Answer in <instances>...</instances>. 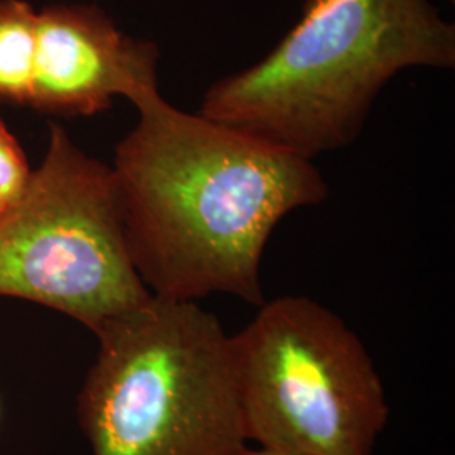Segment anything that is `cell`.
<instances>
[{
  "instance_id": "cell-7",
  "label": "cell",
  "mask_w": 455,
  "mask_h": 455,
  "mask_svg": "<svg viewBox=\"0 0 455 455\" xmlns=\"http://www.w3.org/2000/svg\"><path fill=\"white\" fill-rule=\"evenodd\" d=\"M37 14L28 2L0 0V101L31 105Z\"/></svg>"
},
{
  "instance_id": "cell-9",
  "label": "cell",
  "mask_w": 455,
  "mask_h": 455,
  "mask_svg": "<svg viewBox=\"0 0 455 455\" xmlns=\"http://www.w3.org/2000/svg\"><path fill=\"white\" fill-rule=\"evenodd\" d=\"M243 455H299V454H291V452H282V451H274V449H263V447H257V449H253V447H248L246 451H244Z\"/></svg>"
},
{
  "instance_id": "cell-4",
  "label": "cell",
  "mask_w": 455,
  "mask_h": 455,
  "mask_svg": "<svg viewBox=\"0 0 455 455\" xmlns=\"http://www.w3.org/2000/svg\"><path fill=\"white\" fill-rule=\"evenodd\" d=\"M231 336L248 442L299 455H371L390 407L364 344L302 295L263 302Z\"/></svg>"
},
{
  "instance_id": "cell-6",
  "label": "cell",
  "mask_w": 455,
  "mask_h": 455,
  "mask_svg": "<svg viewBox=\"0 0 455 455\" xmlns=\"http://www.w3.org/2000/svg\"><path fill=\"white\" fill-rule=\"evenodd\" d=\"M159 49L115 28L92 5H49L37 14L31 105L60 116H93L116 97L159 90Z\"/></svg>"
},
{
  "instance_id": "cell-5",
  "label": "cell",
  "mask_w": 455,
  "mask_h": 455,
  "mask_svg": "<svg viewBox=\"0 0 455 455\" xmlns=\"http://www.w3.org/2000/svg\"><path fill=\"white\" fill-rule=\"evenodd\" d=\"M0 297L60 310L92 332L152 297L132 263L112 167L60 125L24 199L0 218Z\"/></svg>"
},
{
  "instance_id": "cell-8",
  "label": "cell",
  "mask_w": 455,
  "mask_h": 455,
  "mask_svg": "<svg viewBox=\"0 0 455 455\" xmlns=\"http://www.w3.org/2000/svg\"><path fill=\"white\" fill-rule=\"evenodd\" d=\"M33 174L16 137L0 118V218L24 199Z\"/></svg>"
},
{
  "instance_id": "cell-3",
  "label": "cell",
  "mask_w": 455,
  "mask_h": 455,
  "mask_svg": "<svg viewBox=\"0 0 455 455\" xmlns=\"http://www.w3.org/2000/svg\"><path fill=\"white\" fill-rule=\"evenodd\" d=\"M78 396L92 455H243L231 336L196 300L152 295L93 332Z\"/></svg>"
},
{
  "instance_id": "cell-1",
  "label": "cell",
  "mask_w": 455,
  "mask_h": 455,
  "mask_svg": "<svg viewBox=\"0 0 455 455\" xmlns=\"http://www.w3.org/2000/svg\"><path fill=\"white\" fill-rule=\"evenodd\" d=\"M139 122L115 148L125 242L152 295L197 300L228 293L265 302L261 257L289 212L323 203L312 159L167 103L133 101Z\"/></svg>"
},
{
  "instance_id": "cell-2",
  "label": "cell",
  "mask_w": 455,
  "mask_h": 455,
  "mask_svg": "<svg viewBox=\"0 0 455 455\" xmlns=\"http://www.w3.org/2000/svg\"><path fill=\"white\" fill-rule=\"evenodd\" d=\"M455 66V26L430 0H304L259 63L212 83L197 114L307 159L351 146L387 83Z\"/></svg>"
}]
</instances>
